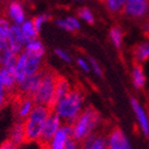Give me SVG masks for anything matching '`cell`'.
<instances>
[{"instance_id": "35", "label": "cell", "mask_w": 149, "mask_h": 149, "mask_svg": "<svg viewBox=\"0 0 149 149\" xmlns=\"http://www.w3.org/2000/svg\"><path fill=\"white\" fill-rule=\"evenodd\" d=\"M0 149H18V146H16L15 144H13L11 141L8 140L0 145Z\"/></svg>"}, {"instance_id": "7", "label": "cell", "mask_w": 149, "mask_h": 149, "mask_svg": "<svg viewBox=\"0 0 149 149\" xmlns=\"http://www.w3.org/2000/svg\"><path fill=\"white\" fill-rule=\"evenodd\" d=\"M62 119L58 116L53 111H51V113L49 114L48 118H47L45 126H44L43 132L40 135V139L38 142L42 143V145H46L51 139L53 137V135L58 132L61 126H62Z\"/></svg>"}, {"instance_id": "5", "label": "cell", "mask_w": 149, "mask_h": 149, "mask_svg": "<svg viewBox=\"0 0 149 149\" xmlns=\"http://www.w3.org/2000/svg\"><path fill=\"white\" fill-rule=\"evenodd\" d=\"M72 140V125H62L51 140L44 145L45 149H65L68 141Z\"/></svg>"}, {"instance_id": "38", "label": "cell", "mask_w": 149, "mask_h": 149, "mask_svg": "<svg viewBox=\"0 0 149 149\" xmlns=\"http://www.w3.org/2000/svg\"><path fill=\"white\" fill-rule=\"evenodd\" d=\"M99 1H102V2H104V0H99Z\"/></svg>"}, {"instance_id": "13", "label": "cell", "mask_w": 149, "mask_h": 149, "mask_svg": "<svg viewBox=\"0 0 149 149\" xmlns=\"http://www.w3.org/2000/svg\"><path fill=\"white\" fill-rule=\"evenodd\" d=\"M70 90H72V87H70V84H69L68 80L65 77H63V76H58L56 82V87H54L52 103H51V108H50L51 111H52L53 107L56 106L60 100L63 99L70 92Z\"/></svg>"}, {"instance_id": "27", "label": "cell", "mask_w": 149, "mask_h": 149, "mask_svg": "<svg viewBox=\"0 0 149 149\" xmlns=\"http://www.w3.org/2000/svg\"><path fill=\"white\" fill-rule=\"evenodd\" d=\"M91 149H108L107 137L104 135H100L96 133V136L94 139Z\"/></svg>"}, {"instance_id": "16", "label": "cell", "mask_w": 149, "mask_h": 149, "mask_svg": "<svg viewBox=\"0 0 149 149\" xmlns=\"http://www.w3.org/2000/svg\"><path fill=\"white\" fill-rule=\"evenodd\" d=\"M9 140L11 141L13 144H15L16 146H20L22 144L27 142L24 121L18 120L14 124V126H13L11 131H10Z\"/></svg>"}, {"instance_id": "39", "label": "cell", "mask_w": 149, "mask_h": 149, "mask_svg": "<svg viewBox=\"0 0 149 149\" xmlns=\"http://www.w3.org/2000/svg\"><path fill=\"white\" fill-rule=\"evenodd\" d=\"M0 17H1V16H0Z\"/></svg>"}, {"instance_id": "28", "label": "cell", "mask_w": 149, "mask_h": 149, "mask_svg": "<svg viewBox=\"0 0 149 149\" xmlns=\"http://www.w3.org/2000/svg\"><path fill=\"white\" fill-rule=\"evenodd\" d=\"M50 18H51V16H50L49 14H45V13H44V14H40V15L35 16L32 20H33V24H34L36 30L40 32V30H42V28H43V26L45 25L47 22H49Z\"/></svg>"}, {"instance_id": "23", "label": "cell", "mask_w": 149, "mask_h": 149, "mask_svg": "<svg viewBox=\"0 0 149 149\" xmlns=\"http://www.w3.org/2000/svg\"><path fill=\"white\" fill-rule=\"evenodd\" d=\"M110 35V40L113 43L116 48H120L121 45H123V38H124V33H123V30H121L119 27L115 26L113 28H111L109 32Z\"/></svg>"}, {"instance_id": "20", "label": "cell", "mask_w": 149, "mask_h": 149, "mask_svg": "<svg viewBox=\"0 0 149 149\" xmlns=\"http://www.w3.org/2000/svg\"><path fill=\"white\" fill-rule=\"evenodd\" d=\"M19 27H20V31H22V36L25 38L26 43L29 42V40L37 38L38 31H37L36 28H35L34 24H33V20H31V19H26L25 22H22Z\"/></svg>"}, {"instance_id": "9", "label": "cell", "mask_w": 149, "mask_h": 149, "mask_svg": "<svg viewBox=\"0 0 149 149\" xmlns=\"http://www.w3.org/2000/svg\"><path fill=\"white\" fill-rule=\"evenodd\" d=\"M6 15H8V19L10 22H13V25L20 26L26 20L25 9L18 0L10 1L6 6Z\"/></svg>"}, {"instance_id": "34", "label": "cell", "mask_w": 149, "mask_h": 149, "mask_svg": "<svg viewBox=\"0 0 149 149\" xmlns=\"http://www.w3.org/2000/svg\"><path fill=\"white\" fill-rule=\"evenodd\" d=\"M56 24L59 26L60 28H62L63 30H66V31H68V32H72V28H70V26L68 25V22H66V19H58L56 22Z\"/></svg>"}, {"instance_id": "36", "label": "cell", "mask_w": 149, "mask_h": 149, "mask_svg": "<svg viewBox=\"0 0 149 149\" xmlns=\"http://www.w3.org/2000/svg\"><path fill=\"white\" fill-rule=\"evenodd\" d=\"M143 29H144V31H145V33L149 35V20H147V22H144Z\"/></svg>"}, {"instance_id": "12", "label": "cell", "mask_w": 149, "mask_h": 149, "mask_svg": "<svg viewBox=\"0 0 149 149\" xmlns=\"http://www.w3.org/2000/svg\"><path fill=\"white\" fill-rule=\"evenodd\" d=\"M9 44L10 48L13 50V52L18 54L22 51H24V47H25L26 40L22 36V33L20 31V27L18 25H13L10 30L9 36L6 40Z\"/></svg>"}, {"instance_id": "31", "label": "cell", "mask_w": 149, "mask_h": 149, "mask_svg": "<svg viewBox=\"0 0 149 149\" xmlns=\"http://www.w3.org/2000/svg\"><path fill=\"white\" fill-rule=\"evenodd\" d=\"M65 19H66V22H68V25L70 26L72 32L77 31V30L80 29V27H81L80 22H79V19H78L77 17H74V16H68V17H66Z\"/></svg>"}, {"instance_id": "18", "label": "cell", "mask_w": 149, "mask_h": 149, "mask_svg": "<svg viewBox=\"0 0 149 149\" xmlns=\"http://www.w3.org/2000/svg\"><path fill=\"white\" fill-rule=\"evenodd\" d=\"M34 106L35 103L31 97H24L18 102L17 108H16V114H17V117H18L19 120H25L26 118L30 115Z\"/></svg>"}, {"instance_id": "10", "label": "cell", "mask_w": 149, "mask_h": 149, "mask_svg": "<svg viewBox=\"0 0 149 149\" xmlns=\"http://www.w3.org/2000/svg\"><path fill=\"white\" fill-rule=\"evenodd\" d=\"M130 103L134 114L136 116L137 123L140 125L141 131L143 132L145 136H149V116L147 114V112L142 107V104L137 101V99H135L133 97L131 98Z\"/></svg>"}, {"instance_id": "21", "label": "cell", "mask_w": 149, "mask_h": 149, "mask_svg": "<svg viewBox=\"0 0 149 149\" xmlns=\"http://www.w3.org/2000/svg\"><path fill=\"white\" fill-rule=\"evenodd\" d=\"M133 56L139 64L147 61L149 59V42H143L134 47Z\"/></svg>"}, {"instance_id": "6", "label": "cell", "mask_w": 149, "mask_h": 149, "mask_svg": "<svg viewBox=\"0 0 149 149\" xmlns=\"http://www.w3.org/2000/svg\"><path fill=\"white\" fill-rule=\"evenodd\" d=\"M149 11V0H126L124 13L129 17L142 19Z\"/></svg>"}, {"instance_id": "4", "label": "cell", "mask_w": 149, "mask_h": 149, "mask_svg": "<svg viewBox=\"0 0 149 149\" xmlns=\"http://www.w3.org/2000/svg\"><path fill=\"white\" fill-rule=\"evenodd\" d=\"M58 76L59 74H56V72H53L52 69L42 70L40 85L37 87L35 94L32 96V99H33L35 104L46 106L49 109L51 108Z\"/></svg>"}, {"instance_id": "11", "label": "cell", "mask_w": 149, "mask_h": 149, "mask_svg": "<svg viewBox=\"0 0 149 149\" xmlns=\"http://www.w3.org/2000/svg\"><path fill=\"white\" fill-rule=\"evenodd\" d=\"M40 77H42V72L36 74L32 76H27L20 83L17 84V90L27 97H31L35 94L37 87L40 85Z\"/></svg>"}, {"instance_id": "19", "label": "cell", "mask_w": 149, "mask_h": 149, "mask_svg": "<svg viewBox=\"0 0 149 149\" xmlns=\"http://www.w3.org/2000/svg\"><path fill=\"white\" fill-rule=\"evenodd\" d=\"M132 82H133L134 87L137 90H142L146 84V76H145L143 67L139 63L134 64L132 68Z\"/></svg>"}, {"instance_id": "33", "label": "cell", "mask_w": 149, "mask_h": 149, "mask_svg": "<svg viewBox=\"0 0 149 149\" xmlns=\"http://www.w3.org/2000/svg\"><path fill=\"white\" fill-rule=\"evenodd\" d=\"M77 65L80 67V69H82V70L85 72H88L91 70L90 63L87 62V61H85L84 59H82V58H79V59L77 60Z\"/></svg>"}, {"instance_id": "32", "label": "cell", "mask_w": 149, "mask_h": 149, "mask_svg": "<svg viewBox=\"0 0 149 149\" xmlns=\"http://www.w3.org/2000/svg\"><path fill=\"white\" fill-rule=\"evenodd\" d=\"M9 95H10V93L6 88H3V87L0 86V110L3 109L4 106L6 104L8 99H9Z\"/></svg>"}, {"instance_id": "25", "label": "cell", "mask_w": 149, "mask_h": 149, "mask_svg": "<svg viewBox=\"0 0 149 149\" xmlns=\"http://www.w3.org/2000/svg\"><path fill=\"white\" fill-rule=\"evenodd\" d=\"M11 27H12V24L9 19L0 17V40H8Z\"/></svg>"}, {"instance_id": "30", "label": "cell", "mask_w": 149, "mask_h": 149, "mask_svg": "<svg viewBox=\"0 0 149 149\" xmlns=\"http://www.w3.org/2000/svg\"><path fill=\"white\" fill-rule=\"evenodd\" d=\"M54 53L56 54V56L59 58L60 60H62L66 63H70L72 62V56L68 52H66L65 50L63 49H56L54 50Z\"/></svg>"}, {"instance_id": "37", "label": "cell", "mask_w": 149, "mask_h": 149, "mask_svg": "<svg viewBox=\"0 0 149 149\" xmlns=\"http://www.w3.org/2000/svg\"><path fill=\"white\" fill-rule=\"evenodd\" d=\"M74 1H85V0H74Z\"/></svg>"}, {"instance_id": "29", "label": "cell", "mask_w": 149, "mask_h": 149, "mask_svg": "<svg viewBox=\"0 0 149 149\" xmlns=\"http://www.w3.org/2000/svg\"><path fill=\"white\" fill-rule=\"evenodd\" d=\"M88 63H90V66L92 67V69L94 70V72L98 76V77H102V69H101V67H100V65L98 64V62H97L96 60L94 59V58H90L88 59Z\"/></svg>"}, {"instance_id": "17", "label": "cell", "mask_w": 149, "mask_h": 149, "mask_svg": "<svg viewBox=\"0 0 149 149\" xmlns=\"http://www.w3.org/2000/svg\"><path fill=\"white\" fill-rule=\"evenodd\" d=\"M24 51H25L29 56H33V58H38V59H43L45 56V46L40 40H29L25 44L24 47Z\"/></svg>"}, {"instance_id": "8", "label": "cell", "mask_w": 149, "mask_h": 149, "mask_svg": "<svg viewBox=\"0 0 149 149\" xmlns=\"http://www.w3.org/2000/svg\"><path fill=\"white\" fill-rule=\"evenodd\" d=\"M108 149H132L130 141L120 128L115 127L107 136Z\"/></svg>"}, {"instance_id": "22", "label": "cell", "mask_w": 149, "mask_h": 149, "mask_svg": "<svg viewBox=\"0 0 149 149\" xmlns=\"http://www.w3.org/2000/svg\"><path fill=\"white\" fill-rule=\"evenodd\" d=\"M42 62H43V59L28 56L27 64H26V74L32 76V74H36L42 72Z\"/></svg>"}, {"instance_id": "14", "label": "cell", "mask_w": 149, "mask_h": 149, "mask_svg": "<svg viewBox=\"0 0 149 149\" xmlns=\"http://www.w3.org/2000/svg\"><path fill=\"white\" fill-rule=\"evenodd\" d=\"M17 54L13 52L8 42L0 40V67H13Z\"/></svg>"}, {"instance_id": "15", "label": "cell", "mask_w": 149, "mask_h": 149, "mask_svg": "<svg viewBox=\"0 0 149 149\" xmlns=\"http://www.w3.org/2000/svg\"><path fill=\"white\" fill-rule=\"evenodd\" d=\"M27 59H28V56H27V53L25 51H22L16 56V61L15 64H14V67H13V72H14V76H15L17 84L20 83L27 77V74H26Z\"/></svg>"}, {"instance_id": "26", "label": "cell", "mask_w": 149, "mask_h": 149, "mask_svg": "<svg viewBox=\"0 0 149 149\" xmlns=\"http://www.w3.org/2000/svg\"><path fill=\"white\" fill-rule=\"evenodd\" d=\"M78 16H79L80 19L84 20V22L90 24V25H93L94 22H95L93 13H92V11L90 9H87V8H80V9L78 10Z\"/></svg>"}, {"instance_id": "2", "label": "cell", "mask_w": 149, "mask_h": 149, "mask_svg": "<svg viewBox=\"0 0 149 149\" xmlns=\"http://www.w3.org/2000/svg\"><path fill=\"white\" fill-rule=\"evenodd\" d=\"M83 93L80 90L74 88L70 90L63 99L53 107L52 111L62 119V121L64 120L66 124L72 125L83 110Z\"/></svg>"}, {"instance_id": "3", "label": "cell", "mask_w": 149, "mask_h": 149, "mask_svg": "<svg viewBox=\"0 0 149 149\" xmlns=\"http://www.w3.org/2000/svg\"><path fill=\"white\" fill-rule=\"evenodd\" d=\"M51 110L46 106L35 104L32 112L24 120L27 142H38Z\"/></svg>"}, {"instance_id": "1", "label": "cell", "mask_w": 149, "mask_h": 149, "mask_svg": "<svg viewBox=\"0 0 149 149\" xmlns=\"http://www.w3.org/2000/svg\"><path fill=\"white\" fill-rule=\"evenodd\" d=\"M101 117L99 112L92 106L84 108L72 124V139L80 143L85 137L94 133L99 126Z\"/></svg>"}, {"instance_id": "24", "label": "cell", "mask_w": 149, "mask_h": 149, "mask_svg": "<svg viewBox=\"0 0 149 149\" xmlns=\"http://www.w3.org/2000/svg\"><path fill=\"white\" fill-rule=\"evenodd\" d=\"M107 8L113 14L124 13L126 0H104Z\"/></svg>"}]
</instances>
